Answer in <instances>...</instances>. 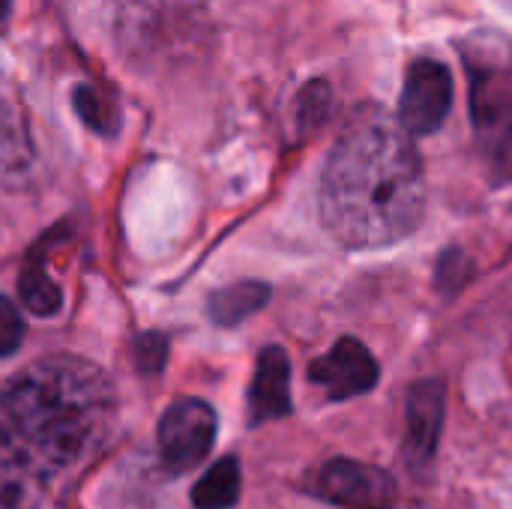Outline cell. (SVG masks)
<instances>
[{"label": "cell", "instance_id": "2", "mask_svg": "<svg viewBox=\"0 0 512 509\" xmlns=\"http://www.w3.org/2000/svg\"><path fill=\"white\" fill-rule=\"evenodd\" d=\"M426 213V174L411 135L378 108H363L324 165L321 219L351 249L408 237Z\"/></svg>", "mask_w": 512, "mask_h": 509}, {"label": "cell", "instance_id": "10", "mask_svg": "<svg viewBox=\"0 0 512 509\" xmlns=\"http://www.w3.org/2000/svg\"><path fill=\"white\" fill-rule=\"evenodd\" d=\"M33 159L18 102L0 87V177H21Z\"/></svg>", "mask_w": 512, "mask_h": 509}, {"label": "cell", "instance_id": "4", "mask_svg": "<svg viewBox=\"0 0 512 509\" xmlns=\"http://www.w3.org/2000/svg\"><path fill=\"white\" fill-rule=\"evenodd\" d=\"M159 456L171 474L198 468L216 444V414L201 399H177L159 420Z\"/></svg>", "mask_w": 512, "mask_h": 509}, {"label": "cell", "instance_id": "1", "mask_svg": "<svg viewBox=\"0 0 512 509\" xmlns=\"http://www.w3.org/2000/svg\"><path fill=\"white\" fill-rule=\"evenodd\" d=\"M114 417L108 378L78 357H45L0 390V509H39L51 483L102 447Z\"/></svg>", "mask_w": 512, "mask_h": 509}, {"label": "cell", "instance_id": "11", "mask_svg": "<svg viewBox=\"0 0 512 509\" xmlns=\"http://www.w3.org/2000/svg\"><path fill=\"white\" fill-rule=\"evenodd\" d=\"M267 300H270V288L264 282H240V285L216 291L210 297L207 309L216 324L234 327V324L246 321L249 315H255L258 309H264Z\"/></svg>", "mask_w": 512, "mask_h": 509}, {"label": "cell", "instance_id": "9", "mask_svg": "<svg viewBox=\"0 0 512 509\" xmlns=\"http://www.w3.org/2000/svg\"><path fill=\"white\" fill-rule=\"evenodd\" d=\"M291 414V363L282 348H264L255 366L249 390V420L252 426L279 420Z\"/></svg>", "mask_w": 512, "mask_h": 509}, {"label": "cell", "instance_id": "15", "mask_svg": "<svg viewBox=\"0 0 512 509\" xmlns=\"http://www.w3.org/2000/svg\"><path fill=\"white\" fill-rule=\"evenodd\" d=\"M24 342V321L21 312L9 297H0V357H12Z\"/></svg>", "mask_w": 512, "mask_h": 509}, {"label": "cell", "instance_id": "17", "mask_svg": "<svg viewBox=\"0 0 512 509\" xmlns=\"http://www.w3.org/2000/svg\"><path fill=\"white\" fill-rule=\"evenodd\" d=\"M165 357H168V342L156 333H147V336H138L135 342V360H138V369L141 372H159L165 366Z\"/></svg>", "mask_w": 512, "mask_h": 509}, {"label": "cell", "instance_id": "16", "mask_svg": "<svg viewBox=\"0 0 512 509\" xmlns=\"http://www.w3.org/2000/svg\"><path fill=\"white\" fill-rule=\"evenodd\" d=\"M327 105H330V90H327V84L321 81H315V84H309L306 90H303V96H300V120L306 123V126H318L324 117H327Z\"/></svg>", "mask_w": 512, "mask_h": 509}, {"label": "cell", "instance_id": "5", "mask_svg": "<svg viewBox=\"0 0 512 509\" xmlns=\"http://www.w3.org/2000/svg\"><path fill=\"white\" fill-rule=\"evenodd\" d=\"M453 108V75L444 63L420 57L408 66L402 99H399V126L408 135H432L444 126Z\"/></svg>", "mask_w": 512, "mask_h": 509}, {"label": "cell", "instance_id": "13", "mask_svg": "<svg viewBox=\"0 0 512 509\" xmlns=\"http://www.w3.org/2000/svg\"><path fill=\"white\" fill-rule=\"evenodd\" d=\"M18 294H21L24 309H27V312H33V315H42V318H48V315L60 312V306H63V294H60L57 282L48 276L45 261H42V258H36V255H30V258H27V264L21 267V276H18Z\"/></svg>", "mask_w": 512, "mask_h": 509}, {"label": "cell", "instance_id": "14", "mask_svg": "<svg viewBox=\"0 0 512 509\" xmlns=\"http://www.w3.org/2000/svg\"><path fill=\"white\" fill-rule=\"evenodd\" d=\"M72 102H75V111L78 117L99 135H114L120 129V111H117V102L93 87V84H78L75 93H72Z\"/></svg>", "mask_w": 512, "mask_h": 509}, {"label": "cell", "instance_id": "8", "mask_svg": "<svg viewBox=\"0 0 512 509\" xmlns=\"http://www.w3.org/2000/svg\"><path fill=\"white\" fill-rule=\"evenodd\" d=\"M444 384L438 378L420 381L408 393V432H405V453L411 465L432 462L441 429H444Z\"/></svg>", "mask_w": 512, "mask_h": 509}, {"label": "cell", "instance_id": "6", "mask_svg": "<svg viewBox=\"0 0 512 509\" xmlns=\"http://www.w3.org/2000/svg\"><path fill=\"white\" fill-rule=\"evenodd\" d=\"M318 495L342 509H390L396 504V483L375 465L333 459L318 474Z\"/></svg>", "mask_w": 512, "mask_h": 509}, {"label": "cell", "instance_id": "18", "mask_svg": "<svg viewBox=\"0 0 512 509\" xmlns=\"http://www.w3.org/2000/svg\"><path fill=\"white\" fill-rule=\"evenodd\" d=\"M9 6H12V0H0V24L6 21V15H9Z\"/></svg>", "mask_w": 512, "mask_h": 509}, {"label": "cell", "instance_id": "3", "mask_svg": "<svg viewBox=\"0 0 512 509\" xmlns=\"http://www.w3.org/2000/svg\"><path fill=\"white\" fill-rule=\"evenodd\" d=\"M480 150L498 177H512V45L480 36L462 48Z\"/></svg>", "mask_w": 512, "mask_h": 509}, {"label": "cell", "instance_id": "7", "mask_svg": "<svg viewBox=\"0 0 512 509\" xmlns=\"http://www.w3.org/2000/svg\"><path fill=\"white\" fill-rule=\"evenodd\" d=\"M378 375L381 372H378V363L369 354V348L360 345L351 336L339 339L330 354H324L321 360H315L309 366L312 384H318L330 399H354V396H363V393L375 390Z\"/></svg>", "mask_w": 512, "mask_h": 509}, {"label": "cell", "instance_id": "12", "mask_svg": "<svg viewBox=\"0 0 512 509\" xmlns=\"http://www.w3.org/2000/svg\"><path fill=\"white\" fill-rule=\"evenodd\" d=\"M240 498V465L237 459H219L192 489V504L198 509H228Z\"/></svg>", "mask_w": 512, "mask_h": 509}]
</instances>
